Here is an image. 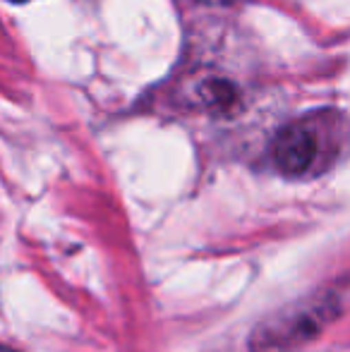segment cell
<instances>
[{"label": "cell", "mask_w": 350, "mask_h": 352, "mask_svg": "<svg viewBox=\"0 0 350 352\" xmlns=\"http://www.w3.org/2000/svg\"><path fill=\"white\" fill-rule=\"evenodd\" d=\"M343 305L336 292H324L281 309L264 319L250 336V352H293L322 333L341 314Z\"/></svg>", "instance_id": "1"}, {"label": "cell", "mask_w": 350, "mask_h": 352, "mask_svg": "<svg viewBox=\"0 0 350 352\" xmlns=\"http://www.w3.org/2000/svg\"><path fill=\"white\" fill-rule=\"evenodd\" d=\"M336 113H317L290 122L271 144V158L278 173L288 177H305L329 161L333 148Z\"/></svg>", "instance_id": "2"}, {"label": "cell", "mask_w": 350, "mask_h": 352, "mask_svg": "<svg viewBox=\"0 0 350 352\" xmlns=\"http://www.w3.org/2000/svg\"><path fill=\"white\" fill-rule=\"evenodd\" d=\"M197 106L211 111H233L238 103V87L223 77H204L195 84Z\"/></svg>", "instance_id": "3"}, {"label": "cell", "mask_w": 350, "mask_h": 352, "mask_svg": "<svg viewBox=\"0 0 350 352\" xmlns=\"http://www.w3.org/2000/svg\"><path fill=\"white\" fill-rule=\"evenodd\" d=\"M204 3H211V5H230V3H240V0H204Z\"/></svg>", "instance_id": "4"}, {"label": "cell", "mask_w": 350, "mask_h": 352, "mask_svg": "<svg viewBox=\"0 0 350 352\" xmlns=\"http://www.w3.org/2000/svg\"><path fill=\"white\" fill-rule=\"evenodd\" d=\"M0 352H14L12 348H5V345H0Z\"/></svg>", "instance_id": "5"}, {"label": "cell", "mask_w": 350, "mask_h": 352, "mask_svg": "<svg viewBox=\"0 0 350 352\" xmlns=\"http://www.w3.org/2000/svg\"><path fill=\"white\" fill-rule=\"evenodd\" d=\"M12 3H27V0H12Z\"/></svg>", "instance_id": "6"}]
</instances>
